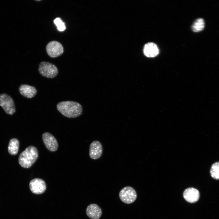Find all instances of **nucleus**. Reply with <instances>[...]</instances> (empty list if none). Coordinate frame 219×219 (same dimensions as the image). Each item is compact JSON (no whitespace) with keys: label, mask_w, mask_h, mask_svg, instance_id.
Segmentation results:
<instances>
[{"label":"nucleus","mask_w":219,"mask_h":219,"mask_svg":"<svg viewBox=\"0 0 219 219\" xmlns=\"http://www.w3.org/2000/svg\"><path fill=\"white\" fill-rule=\"evenodd\" d=\"M143 52L146 56L148 57H153L158 55L159 50L156 44L153 42H149L144 45Z\"/></svg>","instance_id":"ddd939ff"},{"label":"nucleus","mask_w":219,"mask_h":219,"mask_svg":"<svg viewBox=\"0 0 219 219\" xmlns=\"http://www.w3.org/2000/svg\"><path fill=\"white\" fill-rule=\"evenodd\" d=\"M30 189L34 194H40L43 193L46 189L45 182L42 179L35 178L32 179L29 183Z\"/></svg>","instance_id":"0eeeda50"},{"label":"nucleus","mask_w":219,"mask_h":219,"mask_svg":"<svg viewBox=\"0 0 219 219\" xmlns=\"http://www.w3.org/2000/svg\"><path fill=\"white\" fill-rule=\"evenodd\" d=\"M86 213L88 217L91 219H99L102 212L101 208L97 204L92 203L87 206Z\"/></svg>","instance_id":"9b49d317"},{"label":"nucleus","mask_w":219,"mask_h":219,"mask_svg":"<svg viewBox=\"0 0 219 219\" xmlns=\"http://www.w3.org/2000/svg\"><path fill=\"white\" fill-rule=\"evenodd\" d=\"M119 196L121 201L126 204H130L136 200L137 194L135 190L133 187L127 186L120 191Z\"/></svg>","instance_id":"20e7f679"},{"label":"nucleus","mask_w":219,"mask_h":219,"mask_svg":"<svg viewBox=\"0 0 219 219\" xmlns=\"http://www.w3.org/2000/svg\"><path fill=\"white\" fill-rule=\"evenodd\" d=\"M19 146V141L16 138H13L10 140L8 146L9 153L12 155H15L18 152Z\"/></svg>","instance_id":"4468645a"},{"label":"nucleus","mask_w":219,"mask_h":219,"mask_svg":"<svg viewBox=\"0 0 219 219\" xmlns=\"http://www.w3.org/2000/svg\"><path fill=\"white\" fill-rule=\"evenodd\" d=\"M210 173L213 178L216 180H219V162H216L212 165Z\"/></svg>","instance_id":"dca6fc26"},{"label":"nucleus","mask_w":219,"mask_h":219,"mask_svg":"<svg viewBox=\"0 0 219 219\" xmlns=\"http://www.w3.org/2000/svg\"><path fill=\"white\" fill-rule=\"evenodd\" d=\"M183 195L187 201L190 203H194L199 199L200 194L198 189L193 187H190L185 189Z\"/></svg>","instance_id":"9d476101"},{"label":"nucleus","mask_w":219,"mask_h":219,"mask_svg":"<svg viewBox=\"0 0 219 219\" xmlns=\"http://www.w3.org/2000/svg\"><path fill=\"white\" fill-rule=\"evenodd\" d=\"M38 152L36 147L30 146L20 154L18 162L21 167L25 168L31 167L38 157Z\"/></svg>","instance_id":"f03ea898"},{"label":"nucleus","mask_w":219,"mask_h":219,"mask_svg":"<svg viewBox=\"0 0 219 219\" xmlns=\"http://www.w3.org/2000/svg\"><path fill=\"white\" fill-rule=\"evenodd\" d=\"M103 153V147L101 144L98 141L92 142L90 145L89 155L93 159L100 158Z\"/></svg>","instance_id":"1a4fd4ad"},{"label":"nucleus","mask_w":219,"mask_h":219,"mask_svg":"<svg viewBox=\"0 0 219 219\" xmlns=\"http://www.w3.org/2000/svg\"><path fill=\"white\" fill-rule=\"evenodd\" d=\"M54 24L57 26V29L60 31H63L66 29L64 23L62 22L61 19L57 17L54 20Z\"/></svg>","instance_id":"f3484780"},{"label":"nucleus","mask_w":219,"mask_h":219,"mask_svg":"<svg viewBox=\"0 0 219 219\" xmlns=\"http://www.w3.org/2000/svg\"><path fill=\"white\" fill-rule=\"evenodd\" d=\"M58 111L62 115L69 118H75L82 114V108L78 103L72 101H62L56 106Z\"/></svg>","instance_id":"f257e3e1"},{"label":"nucleus","mask_w":219,"mask_h":219,"mask_svg":"<svg viewBox=\"0 0 219 219\" xmlns=\"http://www.w3.org/2000/svg\"><path fill=\"white\" fill-rule=\"evenodd\" d=\"M205 27V22L204 20L202 18H199L196 19L192 26V29L193 31L197 32L203 30Z\"/></svg>","instance_id":"2eb2a0df"},{"label":"nucleus","mask_w":219,"mask_h":219,"mask_svg":"<svg viewBox=\"0 0 219 219\" xmlns=\"http://www.w3.org/2000/svg\"><path fill=\"white\" fill-rule=\"evenodd\" d=\"M38 71L42 76L48 78H53L58 74V70L54 64L47 61H42L39 65Z\"/></svg>","instance_id":"7ed1b4c3"},{"label":"nucleus","mask_w":219,"mask_h":219,"mask_svg":"<svg viewBox=\"0 0 219 219\" xmlns=\"http://www.w3.org/2000/svg\"><path fill=\"white\" fill-rule=\"evenodd\" d=\"M42 139L46 148L49 151H54L58 147L57 142L55 137L50 133L45 132L42 135Z\"/></svg>","instance_id":"6e6552de"},{"label":"nucleus","mask_w":219,"mask_h":219,"mask_svg":"<svg viewBox=\"0 0 219 219\" xmlns=\"http://www.w3.org/2000/svg\"><path fill=\"white\" fill-rule=\"evenodd\" d=\"M0 106L8 115H12L16 111L13 99L10 96L5 93L0 94Z\"/></svg>","instance_id":"39448f33"},{"label":"nucleus","mask_w":219,"mask_h":219,"mask_svg":"<svg viewBox=\"0 0 219 219\" xmlns=\"http://www.w3.org/2000/svg\"><path fill=\"white\" fill-rule=\"evenodd\" d=\"M46 52L52 58L58 57L62 54L64 51L61 44L57 41H52L48 43L46 47Z\"/></svg>","instance_id":"423d86ee"},{"label":"nucleus","mask_w":219,"mask_h":219,"mask_svg":"<svg viewBox=\"0 0 219 219\" xmlns=\"http://www.w3.org/2000/svg\"><path fill=\"white\" fill-rule=\"evenodd\" d=\"M20 93L23 96L30 99L36 94L37 91L34 86L27 84H22L19 87Z\"/></svg>","instance_id":"f8f14e48"}]
</instances>
